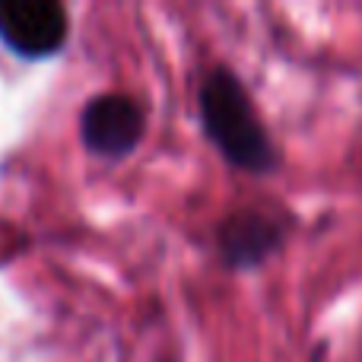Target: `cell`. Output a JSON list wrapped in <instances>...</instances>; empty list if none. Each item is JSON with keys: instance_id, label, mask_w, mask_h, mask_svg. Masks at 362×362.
<instances>
[{"instance_id": "7a4b0ae2", "label": "cell", "mask_w": 362, "mask_h": 362, "mask_svg": "<svg viewBox=\"0 0 362 362\" xmlns=\"http://www.w3.org/2000/svg\"><path fill=\"white\" fill-rule=\"evenodd\" d=\"M293 213L280 204H245L229 210L213 229L216 257L232 274H248L276 257L293 235Z\"/></svg>"}, {"instance_id": "6da1fadb", "label": "cell", "mask_w": 362, "mask_h": 362, "mask_svg": "<svg viewBox=\"0 0 362 362\" xmlns=\"http://www.w3.org/2000/svg\"><path fill=\"white\" fill-rule=\"evenodd\" d=\"M200 131L226 165L255 178L283 169V153L270 137L245 80L229 64H213L197 89Z\"/></svg>"}, {"instance_id": "3957f363", "label": "cell", "mask_w": 362, "mask_h": 362, "mask_svg": "<svg viewBox=\"0 0 362 362\" xmlns=\"http://www.w3.org/2000/svg\"><path fill=\"white\" fill-rule=\"evenodd\" d=\"M80 144L89 156L118 163L127 159L146 137V105L131 93H95L80 108Z\"/></svg>"}, {"instance_id": "277c9868", "label": "cell", "mask_w": 362, "mask_h": 362, "mask_svg": "<svg viewBox=\"0 0 362 362\" xmlns=\"http://www.w3.org/2000/svg\"><path fill=\"white\" fill-rule=\"evenodd\" d=\"M70 42L61 0H0V45L23 61H48Z\"/></svg>"}, {"instance_id": "5b68a950", "label": "cell", "mask_w": 362, "mask_h": 362, "mask_svg": "<svg viewBox=\"0 0 362 362\" xmlns=\"http://www.w3.org/2000/svg\"><path fill=\"white\" fill-rule=\"evenodd\" d=\"M308 362H327V344H325V340H321V344L312 350V356H308Z\"/></svg>"}]
</instances>
